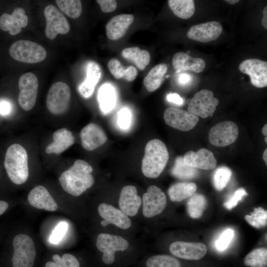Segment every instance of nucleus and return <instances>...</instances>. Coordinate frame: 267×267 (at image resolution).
Listing matches in <instances>:
<instances>
[{
  "mask_svg": "<svg viewBox=\"0 0 267 267\" xmlns=\"http://www.w3.org/2000/svg\"><path fill=\"white\" fill-rule=\"evenodd\" d=\"M92 171V166L87 161L77 160L61 174L58 180L65 191L73 196H79L94 184Z\"/></svg>",
  "mask_w": 267,
  "mask_h": 267,
  "instance_id": "f257e3e1",
  "label": "nucleus"
},
{
  "mask_svg": "<svg viewBox=\"0 0 267 267\" xmlns=\"http://www.w3.org/2000/svg\"><path fill=\"white\" fill-rule=\"evenodd\" d=\"M169 158L165 143L158 139L149 140L146 144L142 160L141 171L144 176L150 178L160 176Z\"/></svg>",
  "mask_w": 267,
  "mask_h": 267,
  "instance_id": "f03ea898",
  "label": "nucleus"
},
{
  "mask_svg": "<svg viewBox=\"0 0 267 267\" xmlns=\"http://www.w3.org/2000/svg\"><path fill=\"white\" fill-rule=\"evenodd\" d=\"M4 167L10 180L18 185L24 183L28 178L29 171L26 149L19 144H13L7 149Z\"/></svg>",
  "mask_w": 267,
  "mask_h": 267,
  "instance_id": "7ed1b4c3",
  "label": "nucleus"
},
{
  "mask_svg": "<svg viewBox=\"0 0 267 267\" xmlns=\"http://www.w3.org/2000/svg\"><path fill=\"white\" fill-rule=\"evenodd\" d=\"M12 267H33L37 251L33 239L26 234L20 233L12 241Z\"/></svg>",
  "mask_w": 267,
  "mask_h": 267,
  "instance_id": "20e7f679",
  "label": "nucleus"
},
{
  "mask_svg": "<svg viewBox=\"0 0 267 267\" xmlns=\"http://www.w3.org/2000/svg\"><path fill=\"white\" fill-rule=\"evenodd\" d=\"M9 53L14 59L26 63H36L46 57L45 49L41 44L31 41L19 40L9 47Z\"/></svg>",
  "mask_w": 267,
  "mask_h": 267,
  "instance_id": "39448f33",
  "label": "nucleus"
},
{
  "mask_svg": "<svg viewBox=\"0 0 267 267\" xmlns=\"http://www.w3.org/2000/svg\"><path fill=\"white\" fill-rule=\"evenodd\" d=\"M70 99L71 91L68 85L62 82H57L48 90L46 106L52 114L61 115L68 110Z\"/></svg>",
  "mask_w": 267,
  "mask_h": 267,
  "instance_id": "423d86ee",
  "label": "nucleus"
},
{
  "mask_svg": "<svg viewBox=\"0 0 267 267\" xmlns=\"http://www.w3.org/2000/svg\"><path fill=\"white\" fill-rule=\"evenodd\" d=\"M219 102L214 96L213 92L208 89H202L187 100L188 111L203 118L212 116Z\"/></svg>",
  "mask_w": 267,
  "mask_h": 267,
  "instance_id": "0eeeda50",
  "label": "nucleus"
},
{
  "mask_svg": "<svg viewBox=\"0 0 267 267\" xmlns=\"http://www.w3.org/2000/svg\"><path fill=\"white\" fill-rule=\"evenodd\" d=\"M96 246L97 249L103 253L102 256L103 262L110 265L115 260V253L126 250L129 243L120 236L101 233L97 237Z\"/></svg>",
  "mask_w": 267,
  "mask_h": 267,
  "instance_id": "6e6552de",
  "label": "nucleus"
},
{
  "mask_svg": "<svg viewBox=\"0 0 267 267\" xmlns=\"http://www.w3.org/2000/svg\"><path fill=\"white\" fill-rule=\"evenodd\" d=\"M19 93L18 103L25 111L31 110L35 106L38 95V80L31 72L23 74L18 82Z\"/></svg>",
  "mask_w": 267,
  "mask_h": 267,
  "instance_id": "1a4fd4ad",
  "label": "nucleus"
},
{
  "mask_svg": "<svg viewBox=\"0 0 267 267\" xmlns=\"http://www.w3.org/2000/svg\"><path fill=\"white\" fill-rule=\"evenodd\" d=\"M238 134V127L235 122L223 121L211 129L209 133V140L215 146L224 147L235 142Z\"/></svg>",
  "mask_w": 267,
  "mask_h": 267,
  "instance_id": "9d476101",
  "label": "nucleus"
},
{
  "mask_svg": "<svg viewBox=\"0 0 267 267\" xmlns=\"http://www.w3.org/2000/svg\"><path fill=\"white\" fill-rule=\"evenodd\" d=\"M46 20L45 35L49 40L58 34H66L70 29V24L64 15L53 5H47L44 10Z\"/></svg>",
  "mask_w": 267,
  "mask_h": 267,
  "instance_id": "9b49d317",
  "label": "nucleus"
},
{
  "mask_svg": "<svg viewBox=\"0 0 267 267\" xmlns=\"http://www.w3.org/2000/svg\"><path fill=\"white\" fill-rule=\"evenodd\" d=\"M164 119L169 126L183 132L193 129L199 118L188 111L175 107H169L164 112Z\"/></svg>",
  "mask_w": 267,
  "mask_h": 267,
  "instance_id": "f8f14e48",
  "label": "nucleus"
},
{
  "mask_svg": "<svg viewBox=\"0 0 267 267\" xmlns=\"http://www.w3.org/2000/svg\"><path fill=\"white\" fill-rule=\"evenodd\" d=\"M143 216L151 218L161 213L166 207V196L161 188L150 185L142 197Z\"/></svg>",
  "mask_w": 267,
  "mask_h": 267,
  "instance_id": "ddd939ff",
  "label": "nucleus"
},
{
  "mask_svg": "<svg viewBox=\"0 0 267 267\" xmlns=\"http://www.w3.org/2000/svg\"><path fill=\"white\" fill-rule=\"evenodd\" d=\"M242 73L248 75L252 84L258 88L267 86V62L257 58L247 59L239 65Z\"/></svg>",
  "mask_w": 267,
  "mask_h": 267,
  "instance_id": "4468645a",
  "label": "nucleus"
},
{
  "mask_svg": "<svg viewBox=\"0 0 267 267\" xmlns=\"http://www.w3.org/2000/svg\"><path fill=\"white\" fill-rule=\"evenodd\" d=\"M222 31V27L220 22L210 21L191 26L187 36L192 40L208 43L218 39Z\"/></svg>",
  "mask_w": 267,
  "mask_h": 267,
  "instance_id": "2eb2a0df",
  "label": "nucleus"
},
{
  "mask_svg": "<svg viewBox=\"0 0 267 267\" xmlns=\"http://www.w3.org/2000/svg\"><path fill=\"white\" fill-rule=\"evenodd\" d=\"M170 251L173 255L179 258L198 260L206 255L207 247L202 243L176 241L170 245Z\"/></svg>",
  "mask_w": 267,
  "mask_h": 267,
  "instance_id": "dca6fc26",
  "label": "nucleus"
},
{
  "mask_svg": "<svg viewBox=\"0 0 267 267\" xmlns=\"http://www.w3.org/2000/svg\"><path fill=\"white\" fill-rule=\"evenodd\" d=\"M98 212L104 219L100 222L103 227L113 224L120 228L127 229L131 226V221L128 216L111 205L101 203L98 207Z\"/></svg>",
  "mask_w": 267,
  "mask_h": 267,
  "instance_id": "f3484780",
  "label": "nucleus"
},
{
  "mask_svg": "<svg viewBox=\"0 0 267 267\" xmlns=\"http://www.w3.org/2000/svg\"><path fill=\"white\" fill-rule=\"evenodd\" d=\"M82 145L88 151H92L107 140L103 130L98 125L91 123L85 126L80 133Z\"/></svg>",
  "mask_w": 267,
  "mask_h": 267,
  "instance_id": "a211bd4d",
  "label": "nucleus"
},
{
  "mask_svg": "<svg viewBox=\"0 0 267 267\" xmlns=\"http://www.w3.org/2000/svg\"><path fill=\"white\" fill-rule=\"evenodd\" d=\"M28 23V17L22 7H17L11 14L3 13L0 17V29L8 31L11 35H16L26 27Z\"/></svg>",
  "mask_w": 267,
  "mask_h": 267,
  "instance_id": "6ab92c4d",
  "label": "nucleus"
},
{
  "mask_svg": "<svg viewBox=\"0 0 267 267\" xmlns=\"http://www.w3.org/2000/svg\"><path fill=\"white\" fill-rule=\"evenodd\" d=\"M183 160L186 165L196 169L210 170L217 164L213 153L206 148H201L197 152L189 151L185 153Z\"/></svg>",
  "mask_w": 267,
  "mask_h": 267,
  "instance_id": "aec40b11",
  "label": "nucleus"
},
{
  "mask_svg": "<svg viewBox=\"0 0 267 267\" xmlns=\"http://www.w3.org/2000/svg\"><path fill=\"white\" fill-rule=\"evenodd\" d=\"M28 203L32 207L49 212H55L58 205L47 189L43 185H37L31 189L27 196Z\"/></svg>",
  "mask_w": 267,
  "mask_h": 267,
  "instance_id": "412c9836",
  "label": "nucleus"
},
{
  "mask_svg": "<svg viewBox=\"0 0 267 267\" xmlns=\"http://www.w3.org/2000/svg\"><path fill=\"white\" fill-rule=\"evenodd\" d=\"M141 204V198L137 195L136 188L133 185L123 187L120 193L119 205L127 216H135Z\"/></svg>",
  "mask_w": 267,
  "mask_h": 267,
  "instance_id": "4be33fe9",
  "label": "nucleus"
},
{
  "mask_svg": "<svg viewBox=\"0 0 267 267\" xmlns=\"http://www.w3.org/2000/svg\"><path fill=\"white\" fill-rule=\"evenodd\" d=\"M134 20L132 14H122L113 17L105 27L107 38L113 41L122 38Z\"/></svg>",
  "mask_w": 267,
  "mask_h": 267,
  "instance_id": "5701e85b",
  "label": "nucleus"
},
{
  "mask_svg": "<svg viewBox=\"0 0 267 267\" xmlns=\"http://www.w3.org/2000/svg\"><path fill=\"white\" fill-rule=\"evenodd\" d=\"M172 63L174 68L177 72L190 70L199 73L204 70L206 66L205 62L202 58L193 57L183 52L175 54Z\"/></svg>",
  "mask_w": 267,
  "mask_h": 267,
  "instance_id": "b1692460",
  "label": "nucleus"
},
{
  "mask_svg": "<svg viewBox=\"0 0 267 267\" xmlns=\"http://www.w3.org/2000/svg\"><path fill=\"white\" fill-rule=\"evenodd\" d=\"M53 139V141L45 148V152L47 154H60L75 142L72 133L66 128H61L54 132Z\"/></svg>",
  "mask_w": 267,
  "mask_h": 267,
  "instance_id": "393cba45",
  "label": "nucleus"
},
{
  "mask_svg": "<svg viewBox=\"0 0 267 267\" xmlns=\"http://www.w3.org/2000/svg\"><path fill=\"white\" fill-rule=\"evenodd\" d=\"M126 59L133 62L139 70H143L150 61V55L146 50L137 46L124 48L121 53Z\"/></svg>",
  "mask_w": 267,
  "mask_h": 267,
  "instance_id": "a878e982",
  "label": "nucleus"
},
{
  "mask_svg": "<svg viewBox=\"0 0 267 267\" xmlns=\"http://www.w3.org/2000/svg\"><path fill=\"white\" fill-rule=\"evenodd\" d=\"M97 99L100 110L104 114L110 112L115 107L116 102V92L109 84H104L98 90Z\"/></svg>",
  "mask_w": 267,
  "mask_h": 267,
  "instance_id": "bb28decb",
  "label": "nucleus"
},
{
  "mask_svg": "<svg viewBox=\"0 0 267 267\" xmlns=\"http://www.w3.org/2000/svg\"><path fill=\"white\" fill-rule=\"evenodd\" d=\"M167 69L166 64L161 63L155 66L148 73L144 78L143 84L148 91H154L160 87Z\"/></svg>",
  "mask_w": 267,
  "mask_h": 267,
  "instance_id": "cd10ccee",
  "label": "nucleus"
},
{
  "mask_svg": "<svg viewBox=\"0 0 267 267\" xmlns=\"http://www.w3.org/2000/svg\"><path fill=\"white\" fill-rule=\"evenodd\" d=\"M197 189L195 183L193 182H177L171 185L168 194L172 201L180 202L191 197Z\"/></svg>",
  "mask_w": 267,
  "mask_h": 267,
  "instance_id": "c85d7f7f",
  "label": "nucleus"
},
{
  "mask_svg": "<svg viewBox=\"0 0 267 267\" xmlns=\"http://www.w3.org/2000/svg\"><path fill=\"white\" fill-rule=\"evenodd\" d=\"M168 2L174 14L181 19H188L194 13L195 8L193 0H169Z\"/></svg>",
  "mask_w": 267,
  "mask_h": 267,
  "instance_id": "c756f323",
  "label": "nucleus"
},
{
  "mask_svg": "<svg viewBox=\"0 0 267 267\" xmlns=\"http://www.w3.org/2000/svg\"><path fill=\"white\" fill-rule=\"evenodd\" d=\"M206 197L200 193L192 195L187 203V210L189 216L193 219H199L207 206Z\"/></svg>",
  "mask_w": 267,
  "mask_h": 267,
  "instance_id": "7c9ffc66",
  "label": "nucleus"
},
{
  "mask_svg": "<svg viewBox=\"0 0 267 267\" xmlns=\"http://www.w3.org/2000/svg\"><path fill=\"white\" fill-rule=\"evenodd\" d=\"M171 173L174 177L181 179L194 178L198 174V170L186 165L181 156L176 158Z\"/></svg>",
  "mask_w": 267,
  "mask_h": 267,
  "instance_id": "2f4dec72",
  "label": "nucleus"
},
{
  "mask_svg": "<svg viewBox=\"0 0 267 267\" xmlns=\"http://www.w3.org/2000/svg\"><path fill=\"white\" fill-rule=\"evenodd\" d=\"M244 265L250 267H267V250L265 248L256 249L244 258Z\"/></svg>",
  "mask_w": 267,
  "mask_h": 267,
  "instance_id": "473e14b6",
  "label": "nucleus"
},
{
  "mask_svg": "<svg viewBox=\"0 0 267 267\" xmlns=\"http://www.w3.org/2000/svg\"><path fill=\"white\" fill-rule=\"evenodd\" d=\"M55 2L59 9L72 18H77L82 12V5L79 0H56Z\"/></svg>",
  "mask_w": 267,
  "mask_h": 267,
  "instance_id": "72a5a7b5",
  "label": "nucleus"
},
{
  "mask_svg": "<svg viewBox=\"0 0 267 267\" xmlns=\"http://www.w3.org/2000/svg\"><path fill=\"white\" fill-rule=\"evenodd\" d=\"M147 267H181L179 261L176 258L166 255L152 256L146 262Z\"/></svg>",
  "mask_w": 267,
  "mask_h": 267,
  "instance_id": "f704fd0d",
  "label": "nucleus"
},
{
  "mask_svg": "<svg viewBox=\"0 0 267 267\" xmlns=\"http://www.w3.org/2000/svg\"><path fill=\"white\" fill-rule=\"evenodd\" d=\"M231 175V170L227 167L222 166L217 169L213 177L215 188L217 190H222L229 181Z\"/></svg>",
  "mask_w": 267,
  "mask_h": 267,
  "instance_id": "c9c22d12",
  "label": "nucleus"
},
{
  "mask_svg": "<svg viewBox=\"0 0 267 267\" xmlns=\"http://www.w3.org/2000/svg\"><path fill=\"white\" fill-rule=\"evenodd\" d=\"M245 219L253 227L260 228L267 225V212L262 207H258L250 215H246Z\"/></svg>",
  "mask_w": 267,
  "mask_h": 267,
  "instance_id": "e433bc0d",
  "label": "nucleus"
},
{
  "mask_svg": "<svg viewBox=\"0 0 267 267\" xmlns=\"http://www.w3.org/2000/svg\"><path fill=\"white\" fill-rule=\"evenodd\" d=\"M87 82L95 87L101 76V70L99 65L94 61H89L87 65Z\"/></svg>",
  "mask_w": 267,
  "mask_h": 267,
  "instance_id": "4c0bfd02",
  "label": "nucleus"
},
{
  "mask_svg": "<svg viewBox=\"0 0 267 267\" xmlns=\"http://www.w3.org/2000/svg\"><path fill=\"white\" fill-rule=\"evenodd\" d=\"M107 66L111 74L117 79L124 78L126 69L116 58H112L108 62Z\"/></svg>",
  "mask_w": 267,
  "mask_h": 267,
  "instance_id": "58836bf2",
  "label": "nucleus"
},
{
  "mask_svg": "<svg viewBox=\"0 0 267 267\" xmlns=\"http://www.w3.org/2000/svg\"><path fill=\"white\" fill-rule=\"evenodd\" d=\"M234 234V232L233 229L227 228L225 230L216 241L215 245L217 248L220 251L226 249L232 239Z\"/></svg>",
  "mask_w": 267,
  "mask_h": 267,
  "instance_id": "ea45409f",
  "label": "nucleus"
},
{
  "mask_svg": "<svg viewBox=\"0 0 267 267\" xmlns=\"http://www.w3.org/2000/svg\"><path fill=\"white\" fill-rule=\"evenodd\" d=\"M246 195H247V193L244 188H239L224 203V206L228 210H231L237 205L238 201Z\"/></svg>",
  "mask_w": 267,
  "mask_h": 267,
  "instance_id": "a19ab883",
  "label": "nucleus"
},
{
  "mask_svg": "<svg viewBox=\"0 0 267 267\" xmlns=\"http://www.w3.org/2000/svg\"><path fill=\"white\" fill-rule=\"evenodd\" d=\"M117 122L121 129L126 130L129 128L131 123V114L129 110L124 108L119 112Z\"/></svg>",
  "mask_w": 267,
  "mask_h": 267,
  "instance_id": "79ce46f5",
  "label": "nucleus"
},
{
  "mask_svg": "<svg viewBox=\"0 0 267 267\" xmlns=\"http://www.w3.org/2000/svg\"><path fill=\"white\" fill-rule=\"evenodd\" d=\"M68 225L65 222H60L55 228L50 237V241L54 244L59 242L67 229Z\"/></svg>",
  "mask_w": 267,
  "mask_h": 267,
  "instance_id": "37998d69",
  "label": "nucleus"
},
{
  "mask_svg": "<svg viewBox=\"0 0 267 267\" xmlns=\"http://www.w3.org/2000/svg\"><path fill=\"white\" fill-rule=\"evenodd\" d=\"M97 3L99 5L102 12L109 13L114 11L117 6V3L115 0H97Z\"/></svg>",
  "mask_w": 267,
  "mask_h": 267,
  "instance_id": "c03bdc74",
  "label": "nucleus"
},
{
  "mask_svg": "<svg viewBox=\"0 0 267 267\" xmlns=\"http://www.w3.org/2000/svg\"><path fill=\"white\" fill-rule=\"evenodd\" d=\"M95 86L84 81L78 87V91L84 98L89 97L94 92Z\"/></svg>",
  "mask_w": 267,
  "mask_h": 267,
  "instance_id": "a18cd8bd",
  "label": "nucleus"
},
{
  "mask_svg": "<svg viewBox=\"0 0 267 267\" xmlns=\"http://www.w3.org/2000/svg\"><path fill=\"white\" fill-rule=\"evenodd\" d=\"M63 266L64 267H80V263L77 259L70 254H64L61 257Z\"/></svg>",
  "mask_w": 267,
  "mask_h": 267,
  "instance_id": "49530a36",
  "label": "nucleus"
},
{
  "mask_svg": "<svg viewBox=\"0 0 267 267\" xmlns=\"http://www.w3.org/2000/svg\"><path fill=\"white\" fill-rule=\"evenodd\" d=\"M137 75V71L136 68L133 66H130L126 68L124 79L128 82H132L136 78Z\"/></svg>",
  "mask_w": 267,
  "mask_h": 267,
  "instance_id": "de8ad7c7",
  "label": "nucleus"
},
{
  "mask_svg": "<svg viewBox=\"0 0 267 267\" xmlns=\"http://www.w3.org/2000/svg\"><path fill=\"white\" fill-rule=\"evenodd\" d=\"M167 99L171 102L178 105H181L183 102V99L176 93H171L167 95Z\"/></svg>",
  "mask_w": 267,
  "mask_h": 267,
  "instance_id": "09e8293b",
  "label": "nucleus"
},
{
  "mask_svg": "<svg viewBox=\"0 0 267 267\" xmlns=\"http://www.w3.org/2000/svg\"><path fill=\"white\" fill-rule=\"evenodd\" d=\"M11 106L10 103L5 100L0 102V114L3 116L8 115L11 111Z\"/></svg>",
  "mask_w": 267,
  "mask_h": 267,
  "instance_id": "8fccbe9b",
  "label": "nucleus"
},
{
  "mask_svg": "<svg viewBox=\"0 0 267 267\" xmlns=\"http://www.w3.org/2000/svg\"><path fill=\"white\" fill-rule=\"evenodd\" d=\"M191 77L189 74L182 73L179 75L178 81L180 85L185 86L191 82Z\"/></svg>",
  "mask_w": 267,
  "mask_h": 267,
  "instance_id": "3c124183",
  "label": "nucleus"
},
{
  "mask_svg": "<svg viewBox=\"0 0 267 267\" xmlns=\"http://www.w3.org/2000/svg\"><path fill=\"white\" fill-rule=\"evenodd\" d=\"M8 206V204L6 201L0 200V216L6 211Z\"/></svg>",
  "mask_w": 267,
  "mask_h": 267,
  "instance_id": "603ef678",
  "label": "nucleus"
},
{
  "mask_svg": "<svg viewBox=\"0 0 267 267\" xmlns=\"http://www.w3.org/2000/svg\"><path fill=\"white\" fill-rule=\"evenodd\" d=\"M262 24L263 27L267 29V6H266L263 10V17L262 19Z\"/></svg>",
  "mask_w": 267,
  "mask_h": 267,
  "instance_id": "864d4df0",
  "label": "nucleus"
},
{
  "mask_svg": "<svg viewBox=\"0 0 267 267\" xmlns=\"http://www.w3.org/2000/svg\"><path fill=\"white\" fill-rule=\"evenodd\" d=\"M45 267H64L63 264H57L54 262L49 261L46 263Z\"/></svg>",
  "mask_w": 267,
  "mask_h": 267,
  "instance_id": "5fc2aeb1",
  "label": "nucleus"
},
{
  "mask_svg": "<svg viewBox=\"0 0 267 267\" xmlns=\"http://www.w3.org/2000/svg\"><path fill=\"white\" fill-rule=\"evenodd\" d=\"M263 159L264 161L265 162L266 165L267 164V149L266 148L263 154Z\"/></svg>",
  "mask_w": 267,
  "mask_h": 267,
  "instance_id": "6e6d98bb",
  "label": "nucleus"
},
{
  "mask_svg": "<svg viewBox=\"0 0 267 267\" xmlns=\"http://www.w3.org/2000/svg\"><path fill=\"white\" fill-rule=\"evenodd\" d=\"M262 132L264 135L267 136V124H265L262 128Z\"/></svg>",
  "mask_w": 267,
  "mask_h": 267,
  "instance_id": "4d7b16f0",
  "label": "nucleus"
},
{
  "mask_svg": "<svg viewBox=\"0 0 267 267\" xmlns=\"http://www.w3.org/2000/svg\"><path fill=\"white\" fill-rule=\"evenodd\" d=\"M239 0H226L225 1L227 2L230 4H234L237 3Z\"/></svg>",
  "mask_w": 267,
  "mask_h": 267,
  "instance_id": "13d9d810",
  "label": "nucleus"
},
{
  "mask_svg": "<svg viewBox=\"0 0 267 267\" xmlns=\"http://www.w3.org/2000/svg\"><path fill=\"white\" fill-rule=\"evenodd\" d=\"M267 137L266 136V137H265V140L266 143H267Z\"/></svg>",
  "mask_w": 267,
  "mask_h": 267,
  "instance_id": "bf43d9fd",
  "label": "nucleus"
}]
</instances>
